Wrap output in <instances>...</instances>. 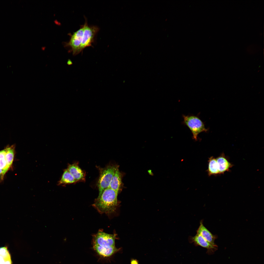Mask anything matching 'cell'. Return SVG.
<instances>
[{
    "instance_id": "obj_1",
    "label": "cell",
    "mask_w": 264,
    "mask_h": 264,
    "mask_svg": "<svg viewBox=\"0 0 264 264\" xmlns=\"http://www.w3.org/2000/svg\"><path fill=\"white\" fill-rule=\"evenodd\" d=\"M115 234H109L99 231L94 237L93 247L99 255L110 256L118 251L115 247Z\"/></svg>"
},
{
    "instance_id": "obj_2",
    "label": "cell",
    "mask_w": 264,
    "mask_h": 264,
    "mask_svg": "<svg viewBox=\"0 0 264 264\" xmlns=\"http://www.w3.org/2000/svg\"><path fill=\"white\" fill-rule=\"evenodd\" d=\"M118 193L110 187L107 188L95 199L92 205L100 213H113L117 206Z\"/></svg>"
},
{
    "instance_id": "obj_3",
    "label": "cell",
    "mask_w": 264,
    "mask_h": 264,
    "mask_svg": "<svg viewBox=\"0 0 264 264\" xmlns=\"http://www.w3.org/2000/svg\"><path fill=\"white\" fill-rule=\"evenodd\" d=\"M118 166L109 164L104 168L98 167L99 173L97 186L100 196L103 191L109 187L110 183L115 171Z\"/></svg>"
},
{
    "instance_id": "obj_4",
    "label": "cell",
    "mask_w": 264,
    "mask_h": 264,
    "mask_svg": "<svg viewBox=\"0 0 264 264\" xmlns=\"http://www.w3.org/2000/svg\"><path fill=\"white\" fill-rule=\"evenodd\" d=\"M14 145L8 146L0 151V178L3 180L5 175L11 166L15 154Z\"/></svg>"
},
{
    "instance_id": "obj_5",
    "label": "cell",
    "mask_w": 264,
    "mask_h": 264,
    "mask_svg": "<svg viewBox=\"0 0 264 264\" xmlns=\"http://www.w3.org/2000/svg\"><path fill=\"white\" fill-rule=\"evenodd\" d=\"M183 118L184 123L191 131L195 140L197 141L198 136L200 133L208 131L203 122L197 116L183 115Z\"/></svg>"
},
{
    "instance_id": "obj_6",
    "label": "cell",
    "mask_w": 264,
    "mask_h": 264,
    "mask_svg": "<svg viewBox=\"0 0 264 264\" xmlns=\"http://www.w3.org/2000/svg\"><path fill=\"white\" fill-rule=\"evenodd\" d=\"M84 25L80 26V28L70 34V39L69 42L65 43V46L69 48V51L73 55L78 54L82 51L81 44L83 39L84 32Z\"/></svg>"
},
{
    "instance_id": "obj_7",
    "label": "cell",
    "mask_w": 264,
    "mask_h": 264,
    "mask_svg": "<svg viewBox=\"0 0 264 264\" xmlns=\"http://www.w3.org/2000/svg\"><path fill=\"white\" fill-rule=\"evenodd\" d=\"M83 25L84 32L81 47L82 51L87 47L92 46L95 36L99 30L97 26L88 25L86 19Z\"/></svg>"
},
{
    "instance_id": "obj_8",
    "label": "cell",
    "mask_w": 264,
    "mask_h": 264,
    "mask_svg": "<svg viewBox=\"0 0 264 264\" xmlns=\"http://www.w3.org/2000/svg\"><path fill=\"white\" fill-rule=\"evenodd\" d=\"M189 239L190 242H194L196 245L205 248L210 252H213L217 248L216 244L210 243L198 233L194 236L190 237Z\"/></svg>"
},
{
    "instance_id": "obj_9",
    "label": "cell",
    "mask_w": 264,
    "mask_h": 264,
    "mask_svg": "<svg viewBox=\"0 0 264 264\" xmlns=\"http://www.w3.org/2000/svg\"><path fill=\"white\" fill-rule=\"evenodd\" d=\"M67 169L77 182L85 180V172L79 167L78 162L68 164Z\"/></svg>"
},
{
    "instance_id": "obj_10",
    "label": "cell",
    "mask_w": 264,
    "mask_h": 264,
    "mask_svg": "<svg viewBox=\"0 0 264 264\" xmlns=\"http://www.w3.org/2000/svg\"><path fill=\"white\" fill-rule=\"evenodd\" d=\"M216 160L219 170L220 174H223L226 172L229 171L233 165L230 163L223 153L218 157Z\"/></svg>"
},
{
    "instance_id": "obj_11",
    "label": "cell",
    "mask_w": 264,
    "mask_h": 264,
    "mask_svg": "<svg viewBox=\"0 0 264 264\" xmlns=\"http://www.w3.org/2000/svg\"><path fill=\"white\" fill-rule=\"evenodd\" d=\"M197 233L202 236L205 239L210 243L215 244L214 241L216 236L213 235L204 225L202 220L200 222V225L197 231Z\"/></svg>"
},
{
    "instance_id": "obj_12",
    "label": "cell",
    "mask_w": 264,
    "mask_h": 264,
    "mask_svg": "<svg viewBox=\"0 0 264 264\" xmlns=\"http://www.w3.org/2000/svg\"><path fill=\"white\" fill-rule=\"evenodd\" d=\"M119 166L116 169L110 183L109 187L118 192L122 186V175L119 170Z\"/></svg>"
},
{
    "instance_id": "obj_13",
    "label": "cell",
    "mask_w": 264,
    "mask_h": 264,
    "mask_svg": "<svg viewBox=\"0 0 264 264\" xmlns=\"http://www.w3.org/2000/svg\"><path fill=\"white\" fill-rule=\"evenodd\" d=\"M0 264H12L11 255L7 247H0Z\"/></svg>"
},
{
    "instance_id": "obj_14",
    "label": "cell",
    "mask_w": 264,
    "mask_h": 264,
    "mask_svg": "<svg viewBox=\"0 0 264 264\" xmlns=\"http://www.w3.org/2000/svg\"><path fill=\"white\" fill-rule=\"evenodd\" d=\"M208 165L207 172L209 176L220 174L216 160L213 156H211L208 161Z\"/></svg>"
},
{
    "instance_id": "obj_15",
    "label": "cell",
    "mask_w": 264,
    "mask_h": 264,
    "mask_svg": "<svg viewBox=\"0 0 264 264\" xmlns=\"http://www.w3.org/2000/svg\"><path fill=\"white\" fill-rule=\"evenodd\" d=\"M77 182L67 169L64 170L61 178L58 183V185H66Z\"/></svg>"
},
{
    "instance_id": "obj_16",
    "label": "cell",
    "mask_w": 264,
    "mask_h": 264,
    "mask_svg": "<svg viewBox=\"0 0 264 264\" xmlns=\"http://www.w3.org/2000/svg\"><path fill=\"white\" fill-rule=\"evenodd\" d=\"M131 264H138V262L137 260L132 259L131 261Z\"/></svg>"
}]
</instances>
